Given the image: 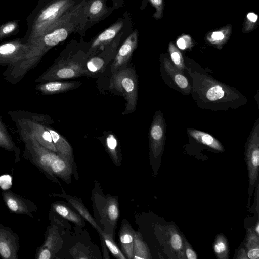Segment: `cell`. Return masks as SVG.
Here are the masks:
<instances>
[{
	"label": "cell",
	"mask_w": 259,
	"mask_h": 259,
	"mask_svg": "<svg viewBox=\"0 0 259 259\" xmlns=\"http://www.w3.org/2000/svg\"><path fill=\"white\" fill-rule=\"evenodd\" d=\"M163 68L167 78L170 80V83L174 85V88L189 94L191 92V87L188 80L182 74V71L174 66L167 58L163 60Z\"/></svg>",
	"instance_id": "5bb4252c"
},
{
	"label": "cell",
	"mask_w": 259,
	"mask_h": 259,
	"mask_svg": "<svg viewBox=\"0 0 259 259\" xmlns=\"http://www.w3.org/2000/svg\"><path fill=\"white\" fill-rule=\"evenodd\" d=\"M244 245L248 258L257 259L259 257V238L253 227L247 229Z\"/></svg>",
	"instance_id": "44dd1931"
},
{
	"label": "cell",
	"mask_w": 259,
	"mask_h": 259,
	"mask_svg": "<svg viewBox=\"0 0 259 259\" xmlns=\"http://www.w3.org/2000/svg\"><path fill=\"white\" fill-rule=\"evenodd\" d=\"M236 258L237 259L248 258L246 250L243 248H240L238 251V254Z\"/></svg>",
	"instance_id": "ab89813d"
},
{
	"label": "cell",
	"mask_w": 259,
	"mask_h": 259,
	"mask_svg": "<svg viewBox=\"0 0 259 259\" xmlns=\"http://www.w3.org/2000/svg\"><path fill=\"white\" fill-rule=\"evenodd\" d=\"M232 29V26L228 25L220 29L211 31L206 35V41L218 48H221L228 40Z\"/></svg>",
	"instance_id": "d6986e66"
},
{
	"label": "cell",
	"mask_w": 259,
	"mask_h": 259,
	"mask_svg": "<svg viewBox=\"0 0 259 259\" xmlns=\"http://www.w3.org/2000/svg\"><path fill=\"white\" fill-rule=\"evenodd\" d=\"M88 74L81 64L72 60L60 61L51 66L35 80L36 83H44L73 78Z\"/></svg>",
	"instance_id": "52a82bcc"
},
{
	"label": "cell",
	"mask_w": 259,
	"mask_h": 259,
	"mask_svg": "<svg viewBox=\"0 0 259 259\" xmlns=\"http://www.w3.org/2000/svg\"><path fill=\"white\" fill-rule=\"evenodd\" d=\"M104 8L103 0H94L88 7V15L95 19L103 14Z\"/></svg>",
	"instance_id": "f1b7e54d"
},
{
	"label": "cell",
	"mask_w": 259,
	"mask_h": 259,
	"mask_svg": "<svg viewBox=\"0 0 259 259\" xmlns=\"http://www.w3.org/2000/svg\"><path fill=\"white\" fill-rule=\"evenodd\" d=\"M188 134L197 141L214 150L223 152L224 148L221 143L211 135L195 129H187Z\"/></svg>",
	"instance_id": "e0dca14e"
},
{
	"label": "cell",
	"mask_w": 259,
	"mask_h": 259,
	"mask_svg": "<svg viewBox=\"0 0 259 259\" xmlns=\"http://www.w3.org/2000/svg\"><path fill=\"white\" fill-rule=\"evenodd\" d=\"M0 148L8 151L14 152L16 155V162L20 161V149L9 134L3 122H0Z\"/></svg>",
	"instance_id": "7402d4cb"
},
{
	"label": "cell",
	"mask_w": 259,
	"mask_h": 259,
	"mask_svg": "<svg viewBox=\"0 0 259 259\" xmlns=\"http://www.w3.org/2000/svg\"><path fill=\"white\" fill-rule=\"evenodd\" d=\"M86 9L83 2L74 5L41 35L29 42L28 52L18 61L7 67L3 74L4 79L13 84L20 82L29 71L37 66L49 50L83 26Z\"/></svg>",
	"instance_id": "6da1fadb"
},
{
	"label": "cell",
	"mask_w": 259,
	"mask_h": 259,
	"mask_svg": "<svg viewBox=\"0 0 259 259\" xmlns=\"http://www.w3.org/2000/svg\"><path fill=\"white\" fill-rule=\"evenodd\" d=\"M106 213L108 219L113 222H115L119 216V210L116 202L114 200H111L106 207Z\"/></svg>",
	"instance_id": "836d02e7"
},
{
	"label": "cell",
	"mask_w": 259,
	"mask_h": 259,
	"mask_svg": "<svg viewBox=\"0 0 259 259\" xmlns=\"http://www.w3.org/2000/svg\"><path fill=\"white\" fill-rule=\"evenodd\" d=\"M3 200L11 212L18 214H25L33 218L37 210V206L30 200L16 194L10 190L2 192Z\"/></svg>",
	"instance_id": "7c38bea8"
},
{
	"label": "cell",
	"mask_w": 259,
	"mask_h": 259,
	"mask_svg": "<svg viewBox=\"0 0 259 259\" xmlns=\"http://www.w3.org/2000/svg\"><path fill=\"white\" fill-rule=\"evenodd\" d=\"M133 254V258L149 259L151 258L149 250L139 233L135 232Z\"/></svg>",
	"instance_id": "603a6c76"
},
{
	"label": "cell",
	"mask_w": 259,
	"mask_h": 259,
	"mask_svg": "<svg viewBox=\"0 0 259 259\" xmlns=\"http://www.w3.org/2000/svg\"><path fill=\"white\" fill-rule=\"evenodd\" d=\"M79 85L78 82L49 81L38 84L35 89L43 95H53L74 89Z\"/></svg>",
	"instance_id": "9a60e30c"
},
{
	"label": "cell",
	"mask_w": 259,
	"mask_h": 259,
	"mask_svg": "<svg viewBox=\"0 0 259 259\" xmlns=\"http://www.w3.org/2000/svg\"><path fill=\"white\" fill-rule=\"evenodd\" d=\"M177 47L181 50H185L193 46L191 37L189 35H183L177 40Z\"/></svg>",
	"instance_id": "e575fe53"
},
{
	"label": "cell",
	"mask_w": 259,
	"mask_h": 259,
	"mask_svg": "<svg viewBox=\"0 0 259 259\" xmlns=\"http://www.w3.org/2000/svg\"><path fill=\"white\" fill-rule=\"evenodd\" d=\"M0 122H3V121H2V117H1V115H0Z\"/></svg>",
	"instance_id": "b9f144b4"
},
{
	"label": "cell",
	"mask_w": 259,
	"mask_h": 259,
	"mask_svg": "<svg viewBox=\"0 0 259 259\" xmlns=\"http://www.w3.org/2000/svg\"><path fill=\"white\" fill-rule=\"evenodd\" d=\"M8 114L15 124L21 139L33 138L41 145L57 154L50 133L46 125L27 116L22 110L9 111Z\"/></svg>",
	"instance_id": "3957f363"
},
{
	"label": "cell",
	"mask_w": 259,
	"mask_h": 259,
	"mask_svg": "<svg viewBox=\"0 0 259 259\" xmlns=\"http://www.w3.org/2000/svg\"><path fill=\"white\" fill-rule=\"evenodd\" d=\"M19 249L18 234L9 227L0 224V256L4 259H18Z\"/></svg>",
	"instance_id": "8fae6325"
},
{
	"label": "cell",
	"mask_w": 259,
	"mask_h": 259,
	"mask_svg": "<svg viewBox=\"0 0 259 259\" xmlns=\"http://www.w3.org/2000/svg\"><path fill=\"white\" fill-rule=\"evenodd\" d=\"M20 28L19 21L10 20L0 25V41L7 37L17 35Z\"/></svg>",
	"instance_id": "484cf974"
},
{
	"label": "cell",
	"mask_w": 259,
	"mask_h": 259,
	"mask_svg": "<svg viewBox=\"0 0 259 259\" xmlns=\"http://www.w3.org/2000/svg\"><path fill=\"white\" fill-rule=\"evenodd\" d=\"M122 22H118L105 29L93 42L91 49L94 50L112 40L120 30Z\"/></svg>",
	"instance_id": "ffe728a7"
},
{
	"label": "cell",
	"mask_w": 259,
	"mask_h": 259,
	"mask_svg": "<svg viewBox=\"0 0 259 259\" xmlns=\"http://www.w3.org/2000/svg\"><path fill=\"white\" fill-rule=\"evenodd\" d=\"M74 6L73 0H40L27 18V29L22 38L29 43Z\"/></svg>",
	"instance_id": "7a4b0ae2"
},
{
	"label": "cell",
	"mask_w": 259,
	"mask_h": 259,
	"mask_svg": "<svg viewBox=\"0 0 259 259\" xmlns=\"http://www.w3.org/2000/svg\"><path fill=\"white\" fill-rule=\"evenodd\" d=\"M21 140L25 147L23 157L51 179L56 181V177L52 174L51 168L59 155L44 147L33 138H24Z\"/></svg>",
	"instance_id": "277c9868"
},
{
	"label": "cell",
	"mask_w": 259,
	"mask_h": 259,
	"mask_svg": "<svg viewBox=\"0 0 259 259\" xmlns=\"http://www.w3.org/2000/svg\"><path fill=\"white\" fill-rule=\"evenodd\" d=\"M30 44L17 38L0 44V66H9L18 61L29 50Z\"/></svg>",
	"instance_id": "30bf717a"
},
{
	"label": "cell",
	"mask_w": 259,
	"mask_h": 259,
	"mask_svg": "<svg viewBox=\"0 0 259 259\" xmlns=\"http://www.w3.org/2000/svg\"><path fill=\"white\" fill-rule=\"evenodd\" d=\"M213 248L219 259L229 258V248L227 239L224 234H218L214 242Z\"/></svg>",
	"instance_id": "d4e9b609"
},
{
	"label": "cell",
	"mask_w": 259,
	"mask_h": 259,
	"mask_svg": "<svg viewBox=\"0 0 259 259\" xmlns=\"http://www.w3.org/2000/svg\"><path fill=\"white\" fill-rule=\"evenodd\" d=\"M45 127L51 134L57 154L72 162L73 159L72 149L71 145L62 136L55 130L48 125H46Z\"/></svg>",
	"instance_id": "2e32d148"
},
{
	"label": "cell",
	"mask_w": 259,
	"mask_h": 259,
	"mask_svg": "<svg viewBox=\"0 0 259 259\" xmlns=\"http://www.w3.org/2000/svg\"><path fill=\"white\" fill-rule=\"evenodd\" d=\"M106 144L109 152L111 154L112 157L116 160L117 159V141L115 137L113 134H109L106 137Z\"/></svg>",
	"instance_id": "d6a6232c"
},
{
	"label": "cell",
	"mask_w": 259,
	"mask_h": 259,
	"mask_svg": "<svg viewBox=\"0 0 259 259\" xmlns=\"http://www.w3.org/2000/svg\"><path fill=\"white\" fill-rule=\"evenodd\" d=\"M258 15L254 12H250L247 13L244 20L242 31L244 33H248L255 29L257 24Z\"/></svg>",
	"instance_id": "4dcf8cb0"
},
{
	"label": "cell",
	"mask_w": 259,
	"mask_h": 259,
	"mask_svg": "<svg viewBox=\"0 0 259 259\" xmlns=\"http://www.w3.org/2000/svg\"><path fill=\"white\" fill-rule=\"evenodd\" d=\"M12 185V178L9 175H3L0 176V188L3 190H8Z\"/></svg>",
	"instance_id": "f35d334b"
},
{
	"label": "cell",
	"mask_w": 259,
	"mask_h": 259,
	"mask_svg": "<svg viewBox=\"0 0 259 259\" xmlns=\"http://www.w3.org/2000/svg\"><path fill=\"white\" fill-rule=\"evenodd\" d=\"M198 83V87L193 88L198 89L195 92L198 93L199 99L202 98L206 103H230L236 97H239L231 88L207 77L200 79Z\"/></svg>",
	"instance_id": "8992f818"
},
{
	"label": "cell",
	"mask_w": 259,
	"mask_h": 259,
	"mask_svg": "<svg viewBox=\"0 0 259 259\" xmlns=\"http://www.w3.org/2000/svg\"><path fill=\"white\" fill-rule=\"evenodd\" d=\"M70 203L76 208L77 210L80 212L81 214L88 220V221L92 224L95 227L99 228L95 222L92 219V217L89 215L87 210L79 203H77L75 200H70Z\"/></svg>",
	"instance_id": "d590c367"
},
{
	"label": "cell",
	"mask_w": 259,
	"mask_h": 259,
	"mask_svg": "<svg viewBox=\"0 0 259 259\" xmlns=\"http://www.w3.org/2000/svg\"><path fill=\"white\" fill-rule=\"evenodd\" d=\"M254 231L258 235L259 234V223L257 222L256 225L255 226L254 229H253Z\"/></svg>",
	"instance_id": "60d3db41"
},
{
	"label": "cell",
	"mask_w": 259,
	"mask_h": 259,
	"mask_svg": "<svg viewBox=\"0 0 259 259\" xmlns=\"http://www.w3.org/2000/svg\"><path fill=\"white\" fill-rule=\"evenodd\" d=\"M102 236L106 245L115 257L120 259L126 258V257L121 252L112 238L108 234L103 233Z\"/></svg>",
	"instance_id": "f546056e"
},
{
	"label": "cell",
	"mask_w": 259,
	"mask_h": 259,
	"mask_svg": "<svg viewBox=\"0 0 259 259\" xmlns=\"http://www.w3.org/2000/svg\"><path fill=\"white\" fill-rule=\"evenodd\" d=\"M138 43V33L135 31L126 39L120 48L111 65L113 73L126 64L131 58Z\"/></svg>",
	"instance_id": "4fadbf2b"
},
{
	"label": "cell",
	"mask_w": 259,
	"mask_h": 259,
	"mask_svg": "<svg viewBox=\"0 0 259 259\" xmlns=\"http://www.w3.org/2000/svg\"><path fill=\"white\" fill-rule=\"evenodd\" d=\"M170 244L180 258H185L184 251V241L183 236L179 234L175 227H169Z\"/></svg>",
	"instance_id": "cb8c5ba5"
},
{
	"label": "cell",
	"mask_w": 259,
	"mask_h": 259,
	"mask_svg": "<svg viewBox=\"0 0 259 259\" xmlns=\"http://www.w3.org/2000/svg\"><path fill=\"white\" fill-rule=\"evenodd\" d=\"M104 65V61L102 58L94 57L90 59L87 63V70L95 73L101 70Z\"/></svg>",
	"instance_id": "1f68e13d"
},
{
	"label": "cell",
	"mask_w": 259,
	"mask_h": 259,
	"mask_svg": "<svg viewBox=\"0 0 259 259\" xmlns=\"http://www.w3.org/2000/svg\"><path fill=\"white\" fill-rule=\"evenodd\" d=\"M245 155L249 176V196H251L258 177L259 123L258 119L246 143Z\"/></svg>",
	"instance_id": "ba28073f"
},
{
	"label": "cell",
	"mask_w": 259,
	"mask_h": 259,
	"mask_svg": "<svg viewBox=\"0 0 259 259\" xmlns=\"http://www.w3.org/2000/svg\"><path fill=\"white\" fill-rule=\"evenodd\" d=\"M149 1L156 10L153 17L157 19L161 18L163 16V0H149Z\"/></svg>",
	"instance_id": "8d00e7d4"
},
{
	"label": "cell",
	"mask_w": 259,
	"mask_h": 259,
	"mask_svg": "<svg viewBox=\"0 0 259 259\" xmlns=\"http://www.w3.org/2000/svg\"><path fill=\"white\" fill-rule=\"evenodd\" d=\"M110 87L122 93L126 101L123 114L132 112L137 103L138 81L135 71L131 68L122 69L113 73Z\"/></svg>",
	"instance_id": "5b68a950"
},
{
	"label": "cell",
	"mask_w": 259,
	"mask_h": 259,
	"mask_svg": "<svg viewBox=\"0 0 259 259\" xmlns=\"http://www.w3.org/2000/svg\"><path fill=\"white\" fill-rule=\"evenodd\" d=\"M166 124L162 113L155 112L150 128L149 137L151 152L155 159L162 154L165 141Z\"/></svg>",
	"instance_id": "9c48e42d"
},
{
	"label": "cell",
	"mask_w": 259,
	"mask_h": 259,
	"mask_svg": "<svg viewBox=\"0 0 259 259\" xmlns=\"http://www.w3.org/2000/svg\"><path fill=\"white\" fill-rule=\"evenodd\" d=\"M135 232L130 226L125 225L120 233V242L122 248L127 258H133V248Z\"/></svg>",
	"instance_id": "ac0fdd59"
},
{
	"label": "cell",
	"mask_w": 259,
	"mask_h": 259,
	"mask_svg": "<svg viewBox=\"0 0 259 259\" xmlns=\"http://www.w3.org/2000/svg\"><path fill=\"white\" fill-rule=\"evenodd\" d=\"M184 251L185 258L188 259H197L198 258L196 253L193 249L191 245L185 238L183 237Z\"/></svg>",
	"instance_id": "74e56055"
},
{
	"label": "cell",
	"mask_w": 259,
	"mask_h": 259,
	"mask_svg": "<svg viewBox=\"0 0 259 259\" xmlns=\"http://www.w3.org/2000/svg\"><path fill=\"white\" fill-rule=\"evenodd\" d=\"M52 207L60 215L78 225L80 224V217L67 207L60 204L55 203L53 204Z\"/></svg>",
	"instance_id": "4316f807"
},
{
	"label": "cell",
	"mask_w": 259,
	"mask_h": 259,
	"mask_svg": "<svg viewBox=\"0 0 259 259\" xmlns=\"http://www.w3.org/2000/svg\"><path fill=\"white\" fill-rule=\"evenodd\" d=\"M168 51L174 66L181 71L184 70L186 66L180 51L172 42L169 44Z\"/></svg>",
	"instance_id": "83f0119b"
}]
</instances>
